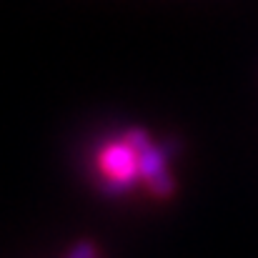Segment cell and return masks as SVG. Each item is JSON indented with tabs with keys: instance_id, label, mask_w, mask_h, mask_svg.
I'll list each match as a JSON object with an SVG mask.
<instances>
[{
	"instance_id": "obj_1",
	"label": "cell",
	"mask_w": 258,
	"mask_h": 258,
	"mask_svg": "<svg viewBox=\"0 0 258 258\" xmlns=\"http://www.w3.org/2000/svg\"><path fill=\"white\" fill-rule=\"evenodd\" d=\"M123 138L138 151V171H141V178H146V183L151 185V190L156 196H161V198L171 196L173 178H171V173H168V168H166V153L158 151L151 143V138H148L146 131L133 128Z\"/></svg>"
},
{
	"instance_id": "obj_2",
	"label": "cell",
	"mask_w": 258,
	"mask_h": 258,
	"mask_svg": "<svg viewBox=\"0 0 258 258\" xmlns=\"http://www.w3.org/2000/svg\"><path fill=\"white\" fill-rule=\"evenodd\" d=\"M100 168L105 173V188L110 193H118L123 188H131L136 178H141L138 171V151L123 138L120 143L108 146L100 153Z\"/></svg>"
},
{
	"instance_id": "obj_3",
	"label": "cell",
	"mask_w": 258,
	"mask_h": 258,
	"mask_svg": "<svg viewBox=\"0 0 258 258\" xmlns=\"http://www.w3.org/2000/svg\"><path fill=\"white\" fill-rule=\"evenodd\" d=\"M66 258H98V251H95V246H93V243L81 241V243H76V246L68 251V256Z\"/></svg>"
}]
</instances>
